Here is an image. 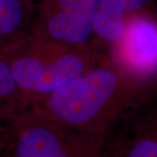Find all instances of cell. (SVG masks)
I'll return each mask as SVG.
<instances>
[{
  "instance_id": "cell-5",
  "label": "cell",
  "mask_w": 157,
  "mask_h": 157,
  "mask_svg": "<svg viewBox=\"0 0 157 157\" xmlns=\"http://www.w3.org/2000/svg\"><path fill=\"white\" fill-rule=\"evenodd\" d=\"M99 4L100 0H55L33 16L30 33L67 44H93Z\"/></svg>"
},
{
  "instance_id": "cell-1",
  "label": "cell",
  "mask_w": 157,
  "mask_h": 157,
  "mask_svg": "<svg viewBox=\"0 0 157 157\" xmlns=\"http://www.w3.org/2000/svg\"><path fill=\"white\" fill-rule=\"evenodd\" d=\"M156 95V86L129 74L106 52L94 67L30 107L62 123L109 136Z\"/></svg>"
},
{
  "instance_id": "cell-3",
  "label": "cell",
  "mask_w": 157,
  "mask_h": 157,
  "mask_svg": "<svg viewBox=\"0 0 157 157\" xmlns=\"http://www.w3.org/2000/svg\"><path fill=\"white\" fill-rule=\"evenodd\" d=\"M11 157H109L108 136L27 108L10 124Z\"/></svg>"
},
{
  "instance_id": "cell-10",
  "label": "cell",
  "mask_w": 157,
  "mask_h": 157,
  "mask_svg": "<svg viewBox=\"0 0 157 157\" xmlns=\"http://www.w3.org/2000/svg\"><path fill=\"white\" fill-rule=\"evenodd\" d=\"M156 97H157V95H156Z\"/></svg>"
},
{
  "instance_id": "cell-2",
  "label": "cell",
  "mask_w": 157,
  "mask_h": 157,
  "mask_svg": "<svg viewBox=\"0 0 157 157\" xmlns=\"http://www.w3.org/2000/svg\"><path fill=\"white\" fill-rule=\"evenodd\" d=\"M106 52L94 43L73 45L29 33L1 51L0 59L32 104L94 67Z\"/></svg>"
},
{
  "instance_id": "cell-8",
  "label": "cell",
  "mask_w": 157,
  "mask_h": 157,
  "mask_svg": "<svg viewBox=\"0 0 157 157\" xmlns=\"http://www.w3.org/2000/svg\"><path fill=\"white\" fill-rule=\"evenodd\" d=\"M33 16L25 0H0V52L30 33Z\"/></svg>"
},
{
  "instance_id": "cell-4",
  "label": "cell",
  "mask_w": 157,
  "mask_h": 157,
  "mask_svg": "<svg viewBox=\"0 0 157 157\" xmlns=\"http://www.w3.org/2000/svg\"><path fill=\"white\" fill-rule=\"evenodd\" d=\"M107 52L129 74L157 87V18L141 12L129 16L123 35Z\"/></svg>"
},
{
  "instance_id": "cell-6",
  "label": "cell",
  "mask_w": 157,
  "mask_h": 157,
  "mask_svg": "<svg viewBox=\"0 0 157 157\" xmlns=\"http://www.w3.org/2000/svg\"><path fill=\"white\" fill-rule=\"evenodd\" d=\"M109 157H157V104L127 118L108 136Z\"/></svg>"
},
{
  "instance_id": "cell-7",
  "label": "cell",
  "mask_w": 157,
  "mask_h": 157,
  "mask_svg": "<svg viewBox=\"0 0 157 157\" xmlns=\"http://www.w3.org/2000/svg\"><path fill=\"white\" fill-rule=\"evenodd\" d=\"M149 0H100L94 18V41L108 48L121 38L129 16L139 13Z\"/></svg>"
},
{
  "instance_id": "cell-9",
  "label": "cell",
  "mask_w": 157,
  "mask_h": 157,
  "mask_svg": "<svg viewBox=\"0 0 157 157\" xmlns=\"http://www.w3.org/2000/svg\"><path fill=\"white\" fill-rule=\"evenodd\" d=\"M30 106V101L18 87L9 67L0 59V124H11Z\"/></svg>"
}]
</instances>
